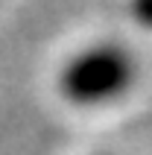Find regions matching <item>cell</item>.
Segmentation results:
<instances>
[{
    "instance_id": "2",
    "label": "cell",
    "mask_w": 152,
    "mask_h": 155,
    "mask_svg": "<svg viewBox=\"0 0 152 155\" xmlns=\"http://www.w3.org/2000/svg\"><path fill=\"white\" fill-rule=\"evenodd\" d=\"M132 15H135V21L144 29H152V3H137L135 9H132Z\"/></svg>"
},
{
    "instance_id": "1",
    "label": "cell",
    "mask_w": 152,
    "mask_h": 155,
    "mask_svg": "<svg viewBox=\"0 0 152 155\" xmlns=\"http://www.w3.org/2000/svg\"><path fill=\"white\" fill-rule=\"evenodd\" d=\"M137 59L120 41H94L76 50L59 70V94L79 108L120 103L137 82Z\"/></svg>"
}]
</instances>
